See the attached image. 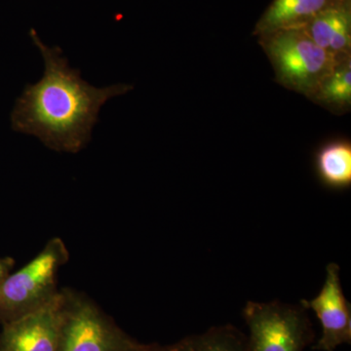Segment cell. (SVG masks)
Masks as SVG:
<instances>
[{
  "label": "cell",
  "mask_w": 351,
  "mask_h": 351,
  "mask_svg": "<svg viewBox=\"0 0 351 351\" xmlns=\"http://www.w3.org/2000/svg\"><path fill=\"white\" fill-rule=\"evenodd\" d=\"M69 258L63 240L54 237L31 262L9 274L0 285V324L36 313L54 302L61 291L58 274Z\"/></svg>",
  "instance_id": "obj_3"
},
{
  "label": "cell",
  "mask_w": 351,
  "mask_h": 351,
  "mask_svg": "<svg viewBox=\"0 0 351 351\" xmlns=\"http://www.w3.org/2000/svg\"><path fill=\"white\" fill-rule=\"evenodd\" d=\"M346 1L350 0H272L258 21L254 34L261 36L278 29L301 27Z\"/></svg>",
  "instance_id": "obj_8"
},
{
  "label": "cell",
  "mask_w": 351,
  "mask_h": 351,
  "mask_svg": "<svg viewBox=\"0 0 351 351\" xmlns=\"http://www.w3.org/2000/svg\"><path fill=\"white\" fill-rule=\"evenodd\" d=\"M307 309L302 304L248 302L242 315L250 351H304L314 341Z\"/></svg>",
  "instance_id": "obj_5"
},
{
  "label": "cell",
  "mask_w": 351,
  "mask_h": 351,
  "mask_svg": "<svg viewBox=\"0 0 351 351\" xmlns=\"http://www.w3.org/2000/svg\"><path fill=\"white\" fill-rule=\"evenodd\" d=\"M315 169L321 182L332 189H345L351 184V145L336 141L321 147L315 156Z\"/></svg>",
  "instance_id": "obj_11"
},
{
  "label": "cell",
  "mask_w": 351,
  "mask_h": 351,
  "mask_svg": "<svg viewBox=\"0 0 351 351\" xmlns=\"http://www.w3.org/2000/svg\"><path fill=\"white\" fill-rule=\"evenodd\" d=\"M161 346L158 343H149V345H144L142 343L137 351H160Z\"/></svg>",
  "instance_id": "obj_14"
},
{
  "label": "cell",
  "mask_w": 351,
  "mask_h": 351,
  "mask_svg": "<svg viewBox=\"0 0 351 351\" xmlns=\"http://www.w3.org/2000/svg\"><path fill=\"white\" fill-rule=\"evenodd\" d=\"M313 99L331 108H345L351 103V64L350 57L343 58L314 95Z\"/></svg>",
  "instance_id": "obj_12"
},
{
  "label": "cell",
  "mask_w": 351,
  "mask_h": 351,
  "mask_svg": "<svg viewBox=\"0 0 351 351\" xmlns=\"http://www.w3.org/2000/svg\"><path fill=\"white\" fill-rule=\"evenodd\" d=\"M299 27L323 49L341 59L348 57L351 46V0L328 9Z\"/></svg>",
  "instance_id": "obj_9"
},
{
  "label": "cell",
  "mask_w": 351,
  "mask_h": 351,
  "mask_svg": "<svg viewBox=\"0 0 351 351\" xmlns=\"http://www.w3.org/2000/svg\"><path fill=\"white\" fill-rule=\"evenodd\" d=\"M1 326L0 351H58L61 291L54 302L40 311Z\"/></svg>",
  "instance_id": "obj_7"
},
{
  "label": "cell",
  "mask_w": 351,
  "mask_h": 351,
  "mask_svg": "<svg viewBox=\"0 0 351 351\" xmlns=\"http://www.w3.org/2000/svg\"><path fill=\"white\" fill-rule=\"evenodd\" d=\"M32 43L45 64L43 78L27 84L11 113L14 131L34 136L48 149L77 154L91 140L101 108L110 99L126 94L132 85L96 88L69 66L61 48H49L34 29Z\"/></svg>",
  "instance_id": "obj_1"
},
{
  "label": "cell",
  "mask_w": 351,
  "mask_h": 351,
  "mask_svg": "<svg viewBox=\"0 0 351 351\" xmlns=\"http://www.w3.org/2000/svg\"><path fill=\"white\" fill-rule=\"evenodd\" d=\"M276 73V82L313 98L341 58L323 49L302 27H288L258 36Z\"/></svg>",
  "instance_id": "obj_2"
},
{
  "label": "cell",
  "mask_w": 351,
  "mask_h": 351,
  "mask_svg": "<svg viewBox=\"0 0 351 351\" xmlns=\"http://www.w3.org/2000/svg\"><path fill=\"white\" fill-rule=\"evenodd\" d=\"M307 311L311 309L320 321L322 334L313 350L335 351L351 343V306L346 300L339 278V267L331 263L326 267L324 285L313 300H302Z\"/></svg>",
  "instance_id": "obj_6"
},
{
  "label": "cell",
  "mask_w": 351,
  "mask_h": 351,
  "mask_svg": "<svg viewBox=\"0 0 351 351\" xmlns=\"http://www.w3.org/2000/svg\"><path fill=\"white\" fill-rule=\"evenodd\" d=\"M141 345L86 295L61 290L58 351H137Z\"/></svg>",
  "instance_id": "obj_4"
},
{
  "label": "cell",
  "mask_w": 351,
  "mask_h": 351,
  "mask_svg": "<svg viewBox=\"0 0 351 351\" xmlns=\"http://www.w3.org/2000/svg\"><path fill=\"white\" fill-rule=\"evenodd\" d=\"M15 262L12 258H0V285L5 280L7 276L11 274Z\"/></svg>",
  "instance_id": "obj_13"
},
{
  "label": "cell",
  "mask_w": 351,
  "mask_h": 351,
  "mask_svg": "<svg viewBox=\"0 0 351 351\" xmlns=\"http://www.w3.org/2000/svg\"><path fill=\"white\" fill-rule=\"evenodd\" d=\"M160 351H250L248 337L233 325L210 328L202 334L186 337Z\"/></svg>",
  "instance_id": "obj_10"
}]
</instances>
